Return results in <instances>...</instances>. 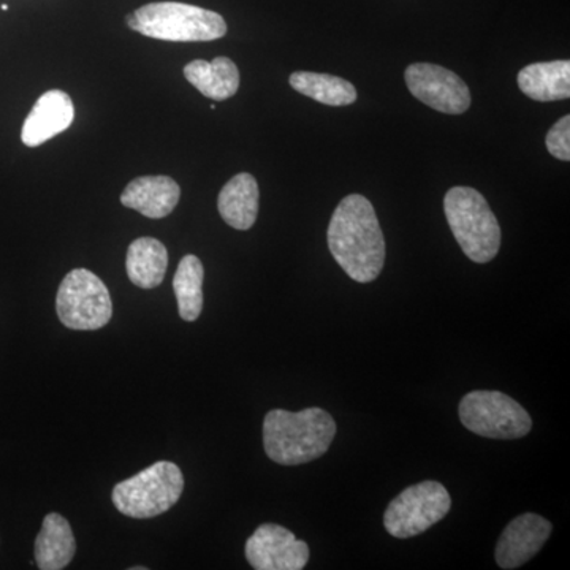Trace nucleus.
Returning a JSON list of instances; mask_svg holds the SVG:
<instances>
[{
	"label": "nucleus",
	"mask_w": 570,
	"mask_h": 570,
	"mask_svg": "<svg viewBox=\"0 0 570 570\" xmlns=\"http://www.w3.org/2000/svg\"><path fill=\"white\" fill-rule=\"evenodd\" d=\"M328 247L337 265L356 283H373L385 264V239L374 206L358 194L347 195L328 225Z\"/></svg>",
	"instance_id": "nucleus-1"
},
{
	"label": "nucleus",
	"mask_w": 570,
	"mask_h": 570,
	"mask_svg": "<svg viewBox=\"0 0 570 570\" xmlns=\"http://www.w3.org/2000/svg\"><path fill=\"white\" fill-rule=\"evenodd\" d=\"M336 422L321 407L299 412L273 409L264 420L266 455L283 466H298L321 459L336 438Z\"/></svg>",
	"instance_id": "nucleus-2"
},
{
	"label": "nucleus",
	"mask_w": 570,
	"mask_h": 570,
	"mask_svg": "<svg viewBox=\"0 0 570 570\" xmlns=\"http://www.w3.org/2000/svg\"><path fill=\"white\" fill-rule=\"evenodd\" d=\"M132 31L165 41H213L227 33V22L216 11L181 2H154L126 18Z\"/></svg>",
	"instance_id": "nucleus-3"
},
{
	"label": "nucleus",
	"mask_w": 570,
	"mask_h": 570,
	"mask_svg": "<svg viewBox=\"0 0 570 570\" xmlns=\"http://www.w3.org/2000/svg\"><path fill=\"white\" fill-rule=\"evenodd\" d=\"M444 212L453 236L475 264H489L501 247V227L485 197L472 187H452Z\"/></svg>",
	"instance_id": "nucleus-4"
},
{
	"label": "nucleus",
	"mask_w": 570,
	"mask_h": 570,
	"mask_svg": "<svg viewBox=\"0 0 570 570\" xmlns=\"http://www.w3.org/2000/svg\"><path fill=\"white\" fill-rule=\"evenodd\" d=\"M184 491L181 469L170 461H157L153 466L124 480L112 489V504L130 519H154L168 512Z\"/></svg>",
	"instance_id": "nucleus-5"
},
{
	"label": "nucleus",
	"mask_w": 570,
	"mask_h": 570,
	"mask_svg": "<svg viewBox=\"0 0 570 570\" xmlns=\"http://www.w3.org/2000/svg\"><path fill=\"white\" fill-rule=\"evenodd\" d=\"M56 311L67 328L77 332L104 328L112 316L110 292L104 281L89 269H71L59 285Z\"/></svg>",
	"instance_id": "nucleus-6"
},
{
	"label": "nucleus",
	"mask_w": 570,
	"mask_h": 570,
	"mask_svg": "<svg viewBox=\"0 0 570 570\" xmlns=\"http://www.w3.org/2000/svg\"><path fill=\"white\" fill-rule=\"evenodd\" d=\"M464 428L490 439H520L530 434L532 420L527 409L502 392L475 390L460 403Z\"/></svg>",
	"instance_id": "nucleus-7"
},
{
	"label": "nucleus",
	"mask_w": 570,
	"mask_h": 570,
	"mask_svg": "<svg viewBox=\"0 0 570 570\" xmlns=\"http://www.w3.org/2000/svg\"><path fill=\"white\" fill-rule=\"evenodd\" d=\"M452 499L442 483L434 480L409 487L390 502L384 524L396 539L415 538L430 530L450 512Z\"/></svg>",
	"instance_id": "nucleus-8"
},
{
	"label": "nucleus",
	"mask_w": 570,
	"mask_h": 570,
	"mask_svg": "<svg viewBox=\"0 0 570 570\" xmlns=\"http://www.w3.org/2000/svg\"><path fill=\"white\" fill-rule=\"evenodd\" d=\"M404 78L412 96L433 110L463 115L471 107V92L466 82L452 70L434 63H412Z\"/></svg>",
	"instance_id": "nucleus-9"
},
{
	"label": "nucleus",
	"mask_w": 570,
	"mask_h": 570,
	"mask_svg": "<svg viewBox=\"0 0 570 570\" xmlns=\"http://www.w3.org/2000/svg\"><path fill=\"white\" fill-rule=\"evenodd\" d=\"M246 560L255 570H302L309 561V547L294 532L265 523L246 542Z\"/></svg>",
	"instance_id": "nucleus-10"
},
{
	"label": "nucleus",
	"mask_w": 570,
	"mask_h": 570,
	"mask_svg": "<svg viewBox=\"0 0 570 570\" xmlns=\"http://www.w3.org/2000/svg\"><path fill=\"white\" fill-rule=\"evenodd\" d=\"M551 531L553 527L550 521L538 513H523L510 521L494 551L499 568L510 570L527 564L542 550Z\"/></svg>",
	"instance_id": "nucleus-11"
},
{
	"label": "nucleus",
	"mask_w": 570,
	"mask_h": 570,
	"mask_svg": "<svg viewBox=\"0 0 570 570\" xmlns=\"http://www.w3.org/2000/svg\"><path fill=\"white\" fill-rule=\"evenodd\" d=\"M73 119L75 107L69 94L52 89L33 105L22 126L21 140L29 148H37L56 135L66 132Z\"/></svg>",
	"instance_id": "nucleus-12"
},
{
	"label": "nucleus",
	"mask_w": 570,
	"mask_h": 570,
	"mask_svg": "<svg viewBox=\"0 0 570 570\" xmlns=\"http://www.w3.org/2000/svg\"><path fill=\"white\" fill-rule=\"evenodd\" d=\"M181 187L170 176H141L127 184L121 204L149 219H164L174 213Z\"/></svg>",
	"instance_id": "nucleus-13"
},
{
	"label": "nucleus",
	"mask_w": 570,
	"mask_h": 570,
	"mask_svg": "<svg viewBox=\"0 0 570 570\" xmlns=\"http://www.w3.org/2000/svg\"><path fill=\"white\" fill-rule=\"evenodd\" d=\"M258 184L253 175L234 176L220 190L217 208L225 224L235 230H249L258 216Z\"/></svg>",
	"instance_id": "nucleus-14"
},
{
	"label": "nucleus",
	"mask_w": 570,
	"mask_h": 570,
	"mask_svg": "<svg viewBox=\"0 0 570 570\" xmlns=\"http://www.w3.org/2000/svg\"><path fill=\"white\" fill-rule=\"evenodd\" d=\"M77 553V540L69 521L59 513L45 517L36 539V561L41 570L66 569Z\"/></svg>",
	"instance_id": "nucleus-15"
},
{
	"label": "nucleus",
	"mask_w": 570,
	"mask_h": 570,
	"mask_svg": "<svg viewBox=\"0 0 570 570\" xmlns=\"http://www.w3.org/2000/svg\"><path fill=\"white\" fill-rule=\"evenodd\" d=\"M519 88L524 96L538 102H557L570 97V62L531 63L519 73Z\"/></svg>",
	"instance_id": "nucleus-16"
},
{
	"label": "nucleus",
	"mask_w": 570,
	"mask_h": 570,
	"mask_svg": "<svg viewBox=\"0 0 570 570\" xmlns=\"http://www.w3.org/2000/svg\"><path fill=\"white\" fill-rule=\"evenodd\" d=\"M184 77L205 97L219 102L234 97L239 88L238 67L225 56L214 58L212 62L197 59L187 63L184 67Z\"/></svg>",
	"instance_id": "nucleus-17"
},
{
	"label": "nucleus",
	"mask_w": 570,
	"mask_h": 570,
	"mask_svg": "<svg viewBox=\"0 0 570 570\" xmlns=\"http://www.w3.org/2000/svg\"><path fill=\"white\" fill-rule=\"evenodd\" d=\"M127 276L140 288H156L164 283L168 268V250L159 239L142 236L127 249Z\"/></svg>",
	"instance_id": "nucleus-18"
},
{
	"label": "nucleus",
	"mask_w": 570,
	"mask_h": 570,
	"mask_svg": "<svg viewBox=\"0 0 570 570\" xmlns=\"http://www.w3.org/2000/svg\"><path fill=\"white\" fill-rule=\"evenodd\" d=\"M288 81L296 92L328 107H346L354 104L358 97L352 82L333 75L295 71Z\"/></svg>",
	"instance_id": "nucleus-19"
},
{
	"label": "nucleus",
	"mask_w": 570,
	"mask_h": 570,
	"mask_svg": "<svg viewBox=\"0 0 570 570\" xmlns=\"http://www.w3.org/2000/svg\"><path fill=\"white\" fill-rule=\"evenodd\" d=\"M205 268L200 258L186 255L179 262L174 277V291L178 302L179 317L195 322L204 309Z\"/></svg>",
	"instance_id": "nucleus-20"
},
{
	"label": "nucleus",
	"mask_w": 570,
	"mask_h": 570,
	"mask_svg": "<svg viewBox=\"0 0 570 570\" xmlns=\"http://www.w3.org/2000/svg\"><path fill=\"white\" fill-rule=\"evenodd\" d=\"M547 149L557 159L570 160V116H564L547 134Z\"/></svg>",
	"instance_id": "nucleus-21"
},
{
	"label": "nucleus",
	"mask_w": 570,
	"mask_h": 570,
	"mask_svg": "<svg viewBox=\"0 0 570 570\" xmlns=\"http://www.w3.org/2000/svg\"><path fill=\"white\" fill-rule=\"evenodd\" d=\"M2 10H3V11L9 10V6H6V3H3V6H2Z\"/></svg>",
	"instance_id": "nucleus-22"
}]
</instances>
